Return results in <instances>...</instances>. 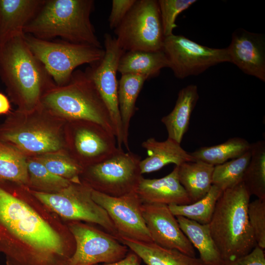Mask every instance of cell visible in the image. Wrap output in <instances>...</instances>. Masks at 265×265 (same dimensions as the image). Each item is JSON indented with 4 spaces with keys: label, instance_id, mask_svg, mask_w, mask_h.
I'll return each mask as SVG.
<instances>
[{
    "label": "cell",
    "instance_id": "7a4b0ae2",
    "mask_svg": "<svg viewBox=\"0 0 265 265\" xmlns=\"http://www.w3.org/2000/svg\"><path fill=\"white\" fill-rule=\"evenodd\" d=\"M24 35L0 45V78L18 109L28 111L40 106L43 95L56 85Z\"/></svg>",
    "mask_w": 265,
    "mask_h": 265
},
{
    "label": "cell",
    "instance_id": "277c9868",
    "mask_svg": "<svg viewBox=\"0 0 265 265\" xmlns=\"http://www.w3.org/2000/svg\"><path fill=\"white\" fill-rule=\"evenodd\" d=\"M94 8L93 0H45L24 33L43 40L59 37L70 43L103 48L90 20Z\"/></svg>",
    "mask_w": 265,
    "mask_h": 265
},
{
    "label": "cell",
    "instance_id": "484cf974",
    "mask_svg": "<svg viewBox=\"0 0 265 265\" xmlns=\"http://www.w3.org/2000/svg\"><path fill=\"white\" fill-rule=\"evenodd\" d=\"M147 80L145 76L127 74L121 75L118 82V102L122 125L123 144L128 151L130 121L135 110L137 98Z\"/></svg>",
    "mask_w": 265,
    "mask_h": 265
},
{
    "label": "cell",
    "instance_id": "ffe728a7",
    "mask_svg": "<svg viewBox=\"0 0 265 265\" xmlns=\"http://www.w3.org/2000/svg\"><path fill=\"white\" fill-rule=\"evenodd\" d=\"M141 146L148 155L140 162L142 175L158 171L169 164L178 166L185 162L195 160L181 144L169 138L164 141H159L151 137L143 142Z\"/></svg>",
    "mask_w": 265,
    "mask_h": 265
},
{
    "label": "cell",
    "instance_id": "7402d4cb",
    "mask_svg": "<svg viewBox=\"0 0 265 265\" xmlns=\"http://www.w3.org/2000/svg\"><path fill=\"white\" fill-rule=\"evenodd\" d=\"M120 241L134 252L146 265H206L196 257L177 250L162 247L152 242H145L127 238Z\"/></svg>",
    "mask_w": 265,
    "mask_h": 265
},
{
    "label": "cell",
    "instance_id": "9a60e30c",
    "mask_svg": "<svg viewBox=\"0 0 265 265\" xmlns=\"http://www.w3.org/2000/svg\"><path fill=\"white\" fill-rule=\"evenodd\" d=\"M92 198L107 213L119 237L145 242L153 240L142 212V202L135 192L112 197L92 189Z\"/></svg>",
    "mask_w": 265,
    "mask_h": 265
},
{
    "label": "cell",
    "instance_id": "8fae6325",
    "mask_svg": "<svg viewBox=\"0 0 265 265\" xmlns=\"http://www.w3.org/2000/svg\"><path fill=\"white\" fill-rule=\"evenodd\" d=\"M162 51L169 67L177 78L197 76L210 67L230 62L227 48H212L199 44L181 35L164 37Z\"/></svg>",
    "mask_w": 265,
    "mask_h": 265
},
{
    "label": "cell",
    "instance_id": "9c48e42d",
    "mask_svg": "<svg viewBox=\"0 0 265 265\" xmlns=\"http://www.w3.org/2000/svg\"><path fill=\"white\" fill-rule=\"evenodd\" d=\"M29 190L65 222L79 221L98 224L119 240L108 214L93 200L92 189L84 183L72 182L61 190L53 193Z\"/></svg>",
    "mask_w": 265,
    "mask_h": 265
},
{
    "label": "cell",
    "instance_id": "d6986e66",
    "mask_svg": "<svg viewBox=\"0 0 265 265\" xmlns=\"http://www.w3.org/2000/svg\"><path fill=\"white\" fill-rule=\"evenodd\" d=\"M45 0H0V45L24 34Z\"/></svg>",
    "mask_w": 265,
    "mask_h": 265
},
{
    "label": "cell",
    "instance_id": "5b68a950",
    "mask_svg": "<svg viewBox=\"0 0 265 265\" xmlns=\"http://www.w3.org/2000/svg\"><path fill=\"white\" fill-rule=\"evenodd\" d=\"M41 104L34 109L10 112L0 125V141L30 157L66 150V125Z\"/></svg>",
    "mask_w": 265,
    "mask_h": 265
},
{
    "label": "cell",
    "instance_id": "3957f363",
    "mask_svg": "<svg viewBox=\"0 0 265 265\" xmlns=\"http://www.w3.org/2000/svg\"><path fill=\"white\" fill-rule=\"evenodd\" d=\"M250 194L242 182L222 191L209 226L223 265L248 254L257 245L249 223Z\"/></svg>",
    "mask_w": 265,
    "mask_h": 265
},
{
    "label": "cell",
    "instance_id": "4316f807",
    "mask_svg": "<svg viewBox=\"0 0 265 265\" xmlns=\"http://www.w3.org/2000/svg\"><path fill=\"white\" fill-rule=\"evenodd\" d=\"M250 145L245 139L234 137L216 145L200 147L189 154L196 160L214 166L240 157L250 150Z\"/></svg>",
    "mask_w": 265,
    "mask_h": 265
},
{
    "label": "cell",
    "instance_id": "d4e9b609",
    "mask_svg": "<svg viewBox=\"0 0 265 265\" xmlns=\"http://www.w3.org/2000/svg\"><path fill=\"white\" fill-rule=\"evenodd\" d=\"M166 67H169V63L162 50L129 51L125 52L121 57L118 72L121 75H143L150 79L158 76L161 70Z\"/></svg>",
    "mask_w": 265,
    "mask_h": 265
},
{
    "label": "cell",
    "instance_id": "cb8c5ba5",
    "mask_svg": "<svg viewBox=\"0 0 265 265\" xmlns=\"http://www.w3.org/2000/svg\"><path fill=\"white\" fill-rule=\"evenodd\" d=\"M182 231L198 251L206 265H223L219 251L212 236L209 224H202L181 216H176Z\"/></svg>",
    "mask_w": 265,
    "mask_h": 265
},
{
    "label": "cell",
    "instance_id": "f546056e",
    "mask_svg": "<svg viewBox=\"0 0 265 265\" xmlns=\"http://www.w3.org/2000/svg\"><path fill=\"white\" fill-rule=\"evenodd\" d=\"M222 190L212 185L208 193L201 199L189 204L168 205L175 216H181L202 224H209L217 201Z\"/></svg>",
    "mask_w": 265,
    "mask_h": 265
},
{
    "label": "cell",
    "instance_id": "4fadbf2b",
    "mask_svg": "<svg viewBox=\"0 0 265 265\" xmlns=\"http://www.w3.org/2000/svg\"><path fill=\"white\" fill-rule=\"evenodd\" d=\"M66 137L68 152L83 168L103 160L118 149L113 133L90 121L67 122Z\"/></svg>",
    "mask_w": 265,
    "mask_h": 265
},
{
    "label": "cell",
    "instance_id": "83f0119b",
    "mask_svg": "<svg viewBox=\"0 0 265 265\" xmlns=\"http://www.w3.org/2000/svg\"><path fill=\"white\" fill-rule=\"evenodd\" d=\"M27 186L26 157L14 147L0 141V182Z\"/></svg>",
    "mask_w": 265,
    "mask_h": 265
},
{
    "label": "cell",
    "instance_id": "d590c367",
    "mask_svg": "<svg viewBox=\"0 0 265 265\" xmlns=\"http://www.w3.org/2000/svg\"><path fill=\"white\" fill-rule=\"evenodd\" d=\"M136 0H113L108 18L109 26L115 29L122 22Z\"/></svg>",
    "mask_w": 265,
    "mask_h": 265
},
{
    "label": "cell",
    "instance_id": "7c38bea8",
    "mask_svg": "<svg viewBox=\"0 0 265 265\" xmlns=\"http://www.w3.org/2000/svg\"><path fill=\"white\" fill-rule=\"evenodd\" d=\"M76 242L68 265L113 263L123 259L129 248L107 232L79 221L66 222Z\"/></svg>",
    "mask_w": 265,
    "mask_h": 265
},
{
    "label": "cell",
    "instance_id": "ac0fdd59",
    "mask_svg": "<svg viewBox=\"0 0 265 265\" xmlns=\"http://www.w3.org/2000/svg\"><path fill=\"white\" fill-rule=\"evenodd\" d=\"M178 166L166 176L159 179L142 177L136 192L142 203L186 205L191 203L181 185L178 175Z\"/></svg>",
    "mask_w": 265,
    "mask_h": 265
},
{
    "label": "cell",
    "instance_id": "8992f818",
    "mask_svg": "<svg viewBox=\"0 0 265 265\" xmlns=\"http://www.w3.org/2000/svg\"><path fill=\"white\" fill-rule=\"evenodd\" d=\"M40 104L66 122H94L115 135L107 107L86 71H75L67 84L55 85L49 90L42 97Z\"/></svg>",
    "mask_w": 265,
    "mask_h": 265
},
{
    "label": "cell",
    "instance_id": "30bf717a",
    "mask_svg": "<svg viewBox=\"0 0 265 265\" xmlns=\"http://www.w3.org/2000/svg\"><path fill=\"white\" fill-rule=\"evenodd\" d=\"M114 32L125 52L162 50L165 37L158 0H136Z\"/></svg>",
    "mask_w": 265,
    "mask_h": 265
},
{
    "label": "cell",
    "instance_id": "d6a6232c",
    "mask_svg": "<svg viewBox=\"0 0 265 265\" xmlns=\"http://www.w3.org/2000/svg\"><path fill=\"white\" fill-rule=\"evenodd\" d=\"M250 157L249 150L238 158L214 166L212 178V185L224 191L242 182Z\"/></svg>",
    "mask_w": 265,
    "mask_h": 265
},
{
    "label": "cell",
    "instance_id": "5bb4252c",
    "mask_svg": "<svg viewBox=\"0 0 265 265\" xmlns=\"http://www.w3.org/2000/svg\"><path fill=\"white\" fill-rule=\"evenodd\" d=\"M105 54L86 71L106 104L113 126L117 147L122 148L123 130L118 102L117 72L120 59L125 51L115 37L104 35Z\"/></svg>",
    "mask_w": 265,
    "mask_h": 265
},
{
    "label": "cell",
    "instance_id": "2e32d148",
    "mask_svg": "<svg viewBox=\"0 0 265 265\" xmlns=\"http://www.w3.org/2000/svg\"><path fill=\"white\" fill-rule=\"evenodd\" d=\"M142 212L154 243L163 248L176 249L195 257L194 247L182 231L168 205L143 203Z\"/></svg>",
    "mask_w": 265,
    "mask_h": 265
},
{
    "label": "cell",
    "instance_id": "603a6c76",
    "mask_svg": "<svg viewBox=\"0 0 265 265\" xmlns=\"http://www.w3.org/2000/svg\"><path fill=\"white\" fill-rule=\"evenodd\" d=\"M177 166L179 182L191 203L204 197L212 186L214 166L195 160L184 162Z\"/></svg>",
    "mask_w": 265,
    "mask_h": 265
},
{
    "label": "cell",
    "instance_id": "e0dca14e",
    "mask_svg": "<svg viewBox=\"0 0 265 265\" xmlns=\"http://www.w3.org/2000/svg\"><path fill=\"white\" fill-rule=\"evenodd\" d=\"M228 51L230 62L245 74L265 81V40L262 34L235 30Z\"/></svg>",
    "mask_w": 265,
    "mask_h": 265
},
{
    "label": "cell",
    "instance_id": "f35d334b",
    "mask_svg": "<svg viewBox=\"0 0 265 265\" xmlns=\"http://www.w3.org/2000/svg\"><path fill=\"white\" fill-rule=\"evenodd\" d=\"M11 108L8 98L0 92V115L8 114L11 112Z\"/></svg>",
    "mask_w": 265,
    "mask_h": 265
},
{
    "label": "cell",
    "instance_id": "6da1fadb",
    "mask_svg": "<svg viewBox=\"0 0 265 265\" xmlns=\"http://www.w3.org/2000/svg\"><path fill=\"white\" fill-rule=\"evenodd\" d=\"M75 250L66 222L26 186L0 182V253L6 265H68Z\"/></svg>",
    "mask_w": 265,
    "mask_h": 265
},
{
    "label": "cell",
    "instance_id": "8d00e7d4",
    "mask_svg": "<svg viewBox=\"0 0 265 265\" xmlns=\"http://www.w3.org/2000/svg\"><path fill=\"white\" fill-rule=\"evenodd\" d=\"M225 265H265L264 249L257 245L248 254Z\"/></svg>",
    "mask_w": 265,
    "mask_h": 265
},
{
    "label": "cell",
    "instance_id": "836d02e7",
    "mask_svg": "<svg viewBox=\"0 0 265 265\" xmlns=\"http://www.w3.org/2000/svg\"><path fill=\"white\" fill-rule=\"evenodd\" d=\"M164 37L173 34L177 25L175 22L178 16L188 9L196 0H158Z\"/></svg>",
    "mask_w": 265,
    "mask_h": 265
},
{
    "label": "cell",
    "instance_id": "e575fe53",
    "mask_svg": "<svg viewBox=\"0 0 265 265\" xmlns=\"http://www.w3.org/2000/svg\"><path fill=\"white\" fill-rule=\"evenodd\" d=\"M249 223L253 230L257 246L265 248V199L249 202L248 206Z\"/></svg>",
    "mask_w": 265,
    "mask_h": 265
},
{
    "label": "cell",
    "instance_id": "f1b7e54d",
    "mask_svg": "<svg viewBox=\"0 0 265 265\" xmlns=\"http://www.w3.org/2000/svg\"><path fill=\"white\" fill-rule=\"evenodd\" d=\"M250 161L242 182L250 195L265 199V142L258 140L251 144Z\"/></svg>",
    "mask_w": 265,
    "mask_h": 265
},
{
    "label": "cell",
    "instance_id": "74e56055",
    "mask_svg": "<svg viewBox=\"0 0 265 265\" xmlns=\"http://www.w3.org/2000/svg\"><path fill=\"white\" fill-rule=\"evenodd\" d=\"M141 259L134 252H128L123 259L110 264H98L95 265H141Z\"/></svg>",
    "mask_w": 265,
    "mask_h": 265
},
{
    "label": "cell",
    "instance_id": "44dd1931",
    "mask_svg": "<svg viewBox=\"0 0 265 265\" xmlns=\"http://www.w3.org/2000/svg\"><path fill=\"white\" fill-rule=\"evenodd\" d=\"M199 98L196 85H188L180 90L173 110L161 119L166 129L168 138L181 144L188 129L190 117Z\"/></svg>",
    "mask_w": 265,
    "mask_h": 265
},
{
    "label": "cell",
    "instance_id": "1f68e13d",
    "mask_svg": "<svg viewBox=\"0 0 265 265\" xmlns=\"http://www.w3.org/2000/svg\"><path fill=\"white\" fill-rule=\"evenodd\" d=\"M28 184L27 187L38 192L53 193L68 186L72 182L56 175L32 157L27 159Z\"/></svg>",
    "mask_w": 265,
    "mask_h": 265
},
{
    "label": "cell",
    "instance_id": "ba28073f",
    "mask_svg": "<svg viewBox=\"0 0 265 265\" xmlns=\"http://www.w3.org/2000/svg\"><path fill=\"white\" fill-rule=\"evenodd\" d=\"M141 157L122 148L103 160L83 168L81 182L93 190L112 197H120L136 191L143 177Z\"/></svg>",
    "mask_w": 265,
    "mask_h": 265
},
{
    "label": "cell",
    "instance_id": "4dcf8cb0",
    "mask_svg": "<svg viewBox=\"0 0 265 265\" xmlns=\"http://www.w3.org/2000/svg\"><path fill=\"white\" fill-rule=\"evenodd\" d=\"M53 174L71 182L80 183L83 168L66 150L32 157Z\"/></svg>",
    "mask_w": 265,
    "mask_h": 265
},
{
    "label": "cell",
    "instance_id": "52a82bcc",
    "mask_svg": "<svg viewBox=\"0 0 265 265\" xmlns=\"http://www.w3.org/2000/svg\"><path fill=\"white\" fill-rule=\"evenodd\" d=\"M24 39L58 86L69 82L77 67L84 64H95L105 54L103 48L64 40H43L27 34H25Z\"/></svg>",
    "mask_w": 265,
    "mask_h": 265
}]
</instances>
